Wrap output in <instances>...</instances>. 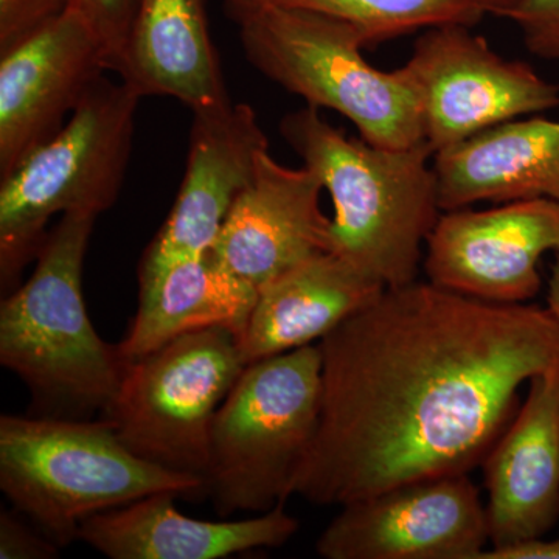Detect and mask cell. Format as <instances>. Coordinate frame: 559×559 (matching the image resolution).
I'll return each mask as SVG.
<instances>
[{"mask_svg": "<svg viewBox=\"0 0 559 559\" xmlns=\"http://www.w3.org/2000/svg\"><path fill=\"white\" fill-rule=\"evenodd\" d=\"M318 344L319 432L293 496L319 507L469 474L520 409L522 384L559 367L549 308L418 280L385 289Z\"/></svg>", "mask_w": 559, "mask_h": 559, "instance_id": "1", "label": "cell"}, {"mask_svg": "<svg viewBox=\"0 0 559 559\" xmlns=\"http://www.w3.org/2000/svg\"><path fill=\"white\" fill-rule=\"evenodd\" d=\"M278 131L330 193L331 252L385 288L415 282L441 212L428 143L381 148L348 138L308 105L286 114Z\"/></svg>", "mask_w": 559, "mask_h": 559, "instance_id": "2", "label": "cell"}, {"mask_svg": "<svg viewBox=\"0 0 559 559\" xmlns=\"http://www.w3.org/2000/svg\"><path fill=\"white\" fill-rule=\"evenodd\" d=\"M95 219L62 215L31 278L0 307V362L24 381L46 417L102 414L128 366L119 347L98 336L84 304V257Z\"/></svg>", "mask_w": 559, "mask_h": 559, "instance_id": "3", "label": "cell"}, {"mask_svg": "<svg viewBox=\"0 0 559 559\" xmlns=\"http://www.w3.org/2000/svg\"><path fill=\"white\" fill-rule=\"evenodd\" d=\"M0 488L58 546L94 514L151 495H204L205 480L132 454L106 419L0 418Z\"/></svg>", "mask_w": 559, "mask_h": 559, "instance_id": "4", "label": "cell"}, {"mask_svg": "<svg viewBox=\"0 0 559 559\" xmlns=\"http://www.w3.org/2000/svg\"><path fill=\"white\" fill-rule=\"evenodd\" d=\"M142 95L103 75L53 139L0 179V283L36 260L55 215L97 216L119 200Z\"/></svg>", "mask_w": 559, "mask_h": 559, "instance_id": "5", "label": "cell"}, {"mask_svg": "<svg viewBox=\"0 0 559 559\" xmlns=\"http://www.w3.org/2000/svg\"><path fill=\"white\" fill-rule=\"evenodd\" d=\"M322 353L307 345L242 370L210 439L205 492L216 513H266L293 496L322 412Z\"/></svg>", "mask_w": 559, "mask_h": 559, "instance_id": "6", "label": "cell"}, {"mask_svg": "<svg viewBox=\"0 0 559 559\" xmlns=\"http://www.w3.org/2000/svg\"><path fill=\"white\" fill-rule=\"evenodd\" d=\"M238 25L252 68L308 106L336 110L381 148L426 143L409 84L399 69L382 72L367 62L366 47L349 25L272 0Z\"/></svg>", "mask_w": 559, "mask_h": 559, "instance_id": "7", "label": "cell"}, {"mask_svg": "<svg viewBox=\"0 0 559 559\" xmlns=\"http://www.w3.org/2000/svg\"><path fill=\"white\" fill-rule=\"evenodd\" d=\"M245 369L234 331L183 334L128 362L102 418L132 454L205 480L216 412Z\"/></svg>", "mask_w": 559, "mask_h": 559, "instance_id": "8", "label": "cell"}, {"mask_svg": "<svg viewBox=\"0 0 559 559\" xmlns=\"http://www.w3.org/2000/svg\"><path fill=\"white\" fill-rule=\"evenodd\" d=\"M417 97L433 156L522 116L559 106V84L524 61H510L466 25L429 28L399 69Z\"/></svg>", "mask_w": 559, "mask_h": 559, "instance_id": "9", "label": "cell"}, {"mask_svg": "<svg viewBox=\"0 0 559 559\" xmlns=\"http://www.w3.org/2000/svg\"><path fill=\"white\" fill-rule=\"evenodd\" d=\"M316 543L325 559H479L487 510L468 474L409 481L341 507Z\"/></svg>", "mask_w": 559, "mask_h": 559, "instance_id": "10", "label": "cell"}, {"mask_svg": "<svg viewBox=\"0 0 559 559\" xmlns=\"http://www.w3.org/2000/svg\"><path fill=\"white\" fill-rule=\"evenodd\" d=\"M559 255V201H511L488 210L440 215L423 259L428 282L495 304H527L538 296L539 261Z\"/></svg>", "mask_w": 559, "mask_h": 559, "instance_id": "11", "label": "cell"}, {"mask_svg": "<svg viewBox=\"0 0 559 559\" xmlns=\"http://www.w3.org/2000/svg\"><path fill=\"white\" fill-rule=\"evenodd\" d=\"M106 72L100 39L69 5L0 53V179L64 128Z\"/></svg>", "mask_w": 559, "mask_h": 559, "instance_id": "12", "label": "cell"}, {"mask_svg": "<svg viewBox=\"0 0 559 559\" xmlns=\"http://www.w3.org/2000/svg\"><path fill=\"white\" fill-rule=\"evenodd\" d=\"M264 150L270 140L249 105L193 114L186 175L164 226L143 253L139 283L213 249Z\"/></svg>", "mask_w": 559, "mask_h": 559, "instance_id": "13", "label": "cell"}, {"mask_svg": "<svg viewBox=\"0 0 559 559\" xmlns=\"http://www.w3.org/2000/svg\"><path fill=\"white\" fill-rule=\"evenodd\" d=\"M322 191L310 168L285 167L264 150L210 252L259 290L311 257L331 252Z\"/></svg>", "mask_w": 559, "mask_h": 559, "instance_id": "14", "label": "cell"}, {"mask_svg": "<svg viewBox=\"0 0 559 559\" xmlns=\"http://www.w3.org/2000/svg\"><path fill=\"white\" fill-rule=\"evenodd\" d=\"M489 544L543 538L559 522V367L536 374L481 462Z\"/></svg>", "mask_w": 559, "mask_h": 559, "instance_id": "15", "label": "cell"}, {"mask_svg": "<svg viewBox=\"0 0 559 559\" xmlns=\"http://www.w3.org/2000/svg\"><path fill=\"white\" fill-rule=\"evenodd\" d=\"M171 492H159L81 524L79 539L110 559H221L288 543L299 521L285 503L240 521H200L179 513Z\"/></svg>", "mask_w": 559, "mask_h": 559, "instance_id": "16", "label": "cell"}, {"mask_svg": "<svg viewBox=\"0 0 559 559\" xmlns=\"http://www.w3.org/2000/svg\"><path fill=\"white\" fill-rule=\"evenodd\" d=\"M385 289L337 253L311 257L259 290L238 336L246 366L322 341Z\"/></svg>", "mask_w": 559, "mask_h": 559, "instance_id": "17", "label": "cell"}, {"mask_svg": "<svg viewBox=\"0 0 559 559\" xmlns=\"http://www.w3.org/2000/svg\"><path fill=\"white\" fill-rule=\"evenodd\" d=\"M142 97H171L191 112L231 105L204 0H138L119 73Z\"/></svg>", "mask_w": 559, "mask_h": 559, "instance_id": "18", "label": "cell"}, {"mask_svg": "<svg viewBox=\"0 0 559 559\" xmlns=\"http://www.w3.org/2000/svg\"><path fill=\"white\" fill-rule=\"evenodd\" d=\"M441 212L477 202L559 201V121L511 120L433 156Z\"/></svg>", "mask_w": 559, "mask_h": 559, "instance_id": "19", "label": "cell"}, {"mask_svg": "<svg viewBox=\"0 0 559 559\" xmlns=\"http://www.w3.org/2000/svg\"><path fill=\"white\" fill-rule=\"evenodd\" d=\"M257 297L259 289L235 277L212 252L178 261L140 282L139 310L117 345L121 358L132 362L194 331L227 329L238 337Z\"/></svg>", "mask_w": 559, "mask_h": 559, "instance_id": "20", "label": "cell"}, {"mask_svg": "<svg viewBox=\"0 0 559 559\" xmlns=\"http://www.w3.org/2000/svg\"><path fill=\"white\" fill-rule=\"evenodd\" d=\"M325 14L358 33L364 47L441 25L474 27L485 16L509 17L516 0H272Z\"/></svg>", "mask_w": 559, "mask_h": 559, "instance_id": "21", "label": "cell"}, {"mask_svg": "<svg viewBox=\"0 0 559 559\" xmlns=\"http://www.w3.org/2000/svg\"><path fill=\"white\" fill-rule=\"evenodd\" d=\"M100 39L109 72L119 75L127 53L138 0H68Z\"/></svg>", "mask_w": 559, "mask_h": 559, "instance_id": "22", "label": "cell"}, {"mask_svg": "<svg viewBox=\"0 0 559 559\" xmlns=\"http://www.w3.org/2000/svg\"><path fill=\"white\" fill-rule=\"evenodd\" d=\"M507 20L521 28L530 53L559 62V0H520Z\"/></svg>", "mask_w": 559, "mask_h": 559, "instance_id": "23", "label": "cell"}, {"mask_svg": "<svg viewBox=\"0 0 559 559\" xmlns=\"http://www.w3.org/2000/svg\"><path fill=\"white\" fill-rule=\"evenodd\" d=\"M68 0H0V53L53 20Z\"/></svg>", "mask_w": 559, "mask_h": 559, "instance_id": "24", "label": "cell"}, {"mask_svg": "<svg viewBox=\"0 0 559 559\" xmlns=\"http://www.w3.org/2000/svg\"><path fill=\"white\" fill-rule=\"evenodd\" d=\"M20 511H2L0 514V558L2 559H53L58 557V544L40 530L28 527L21 520Z\"/></svg>", "mask_w": 559, "mask_h": 559, "instance_id": "25", "label": "cell"}, {"mask_svg": "<svg viewBox=\"0 0 559 559\" xmlns=\"http://www.w3.org/2000/svg\"><path fill=\"white\" fill-rule=\"evenodd\" d=\"M479 559H559V538H536L506 547H491Z\"/></svg>", "mask_w": 559, "mask_h": 559, "instance_id": "26", "label": "cell"}, {"mask_svg": "<svg viewBox=\"0 0 559 559\" xmlns=\"http://www.w3.org/2000/svg\"><path fill=\"white\" fill-rule=\"evenodd\" d=\"M263 3H266V0H226L227 14L238 24Z\"/></svg>", "mask_w": 559, "mask_h": 559, "instance_id": "27", "label": "cell"}, {"mask_svg": "<svg viewBox=\"0 0 559 559\" xmlns=\"http://www.w3.org/2000/svg\"><path fill=\"white\" fill-rule=\"evenodd\" d=\"M547 308H549L554 318L559 322V255L555 259L551 266L549 289H547Z\"/></svg>", "mask_w": 559, "mask_h": 559, "instance_id": "28", "label": "cell"}, {"mask_svg": "<svg viewBox=\"0 0 559 559\" xmlns=\"http://www.w3.org/2000/svg\"><path fill=\"white\" fill-rule=\"evenodd\" d=\"M518 3H520V0H516V5H518ZM511 11H513V10H511Z\"/></svg>", "mask_w": 559, "mask_h": 559, "instance_id": "29", "label": "cell"}]
</instances>
